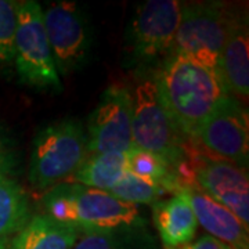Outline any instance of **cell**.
Masks as SVG:
<instances>
[{"label": "cell", "mask_w": 249, "mask_h": 249, "mask_svg": "<svg viewBox=\"0 0 249 249\" xmlns=\"http://www.w3.org/2000/svg\"><path fill=\"white\" fill-rule=\"evenodd\" d=\"M160 104L188 144L226 96L213 72L184 54H169L154 73Z\"/></svg>", "instance_id": "6da1fadb"}, {"label": "cell", "mask_w": 249, "mask_h": 249, "mask_svg": "<svg viewBox=\"0 0 249 249\" xmlns=\"http://www.w3.org/2000/svg\"><path fill=\"white\" fill-rule=\"evenodd\" d=\"M45 213L82 232L133 230L142 219L136 205L126 204L107 191L76 183H61L42 198Z\"/></svg>", "instance_id": "7a4b0ae2"}, {"label": "cell", "mask_w": 249, "mask_h": 249, "mask_svg": "<svg viewBox=\"0 0 249 249\" xmlns=\"http://www.w3.org/2000/svg\"><path fill=\"white\" fill-rule=\"evenodd\" d=\"M88 155V136L79 121L65 118L53 122L34 139L28 180L37 191H47L65 183Z\"/></svg>", "instance_id": "3957f363"}, {"label": "cell", "mask_w": 249, "mask_h": 249, "mask_svg": "<svg viewBox=\"0 0 249 249\" xmlns=\"http://www.w3.org/2000/svg\"><path fill=\"white\" fill-rule=\"evenodd\" d=\"M238 13L224 1L181 3L180 24L169 54H184L219 78V57Z\"/></svg>", "instance_id": "277c9868"}, {"label": "cell", "mask_w": 249, "mask_h": 249, "mask_svg": "<svg viewBox=\"0 0 249 249\" xmlns=\"http://www.w3.org/2000/svg\"><path fill=\"white\" fill-rule=\"evenodd\" d=\"M133 148L151 152L176 172L186 162L190 144L160 104L152 76H145L130 90Z\"/></svg>", "instance_id": "5b68a950"}, {"label": "cell", "mask_w": 249, "mask_h": 249, "mask_svg": "<svg viewBox=\"0 0 249 249\" xmlns=\"http://www.w3.org/2000/svg\"><path fill=\"white\" fill-rule=\"evenodd\" d=\"M178 176L183 186L199 190L249 226L248 170L190 145Z\"/></svg>", "instance_id": "8992f818"}, {"label": "cell", "mask_w": 249, "mask_h": 249, "mask_svg": "<svg viewBox=\"0 0 249 249\" xmlns=\"http://www.w3.org/2000/svg\"><path fill=\"white\" fill-rule=\"evenodd\" d=\"M14 65L19 80L37 90H61L43 25L42 6L35 0L17 1Z\"/></svg>", "instance_id": "52a82bcc"}, {"label": "cell", "mask_w": 249, "mask_h": 249, "mask_svg": "<svg viewBox=\"0 0 249 249\" xmlns=\"http://www.w3.org/2000/svg\"><path fill=\"white\" fill-rule=\"evenodd\" d=\"M180 17L181 1L178 0H148L139 6L126 37L132 60L144 67L163 61L170 53Z\"/></svg>", "instance_id": "ba28073f"}, {"label": "cell", "mask_w": 249, "mask_h": 249, "mask_svg": "<svg viewBox=\"0 0 249 249\" xmlns=\"http://www.w3.org/2000/svg\"><path fill=\"white\" fill-rule=\"evenodd\" d=\"M190 145L248 170L249 124L247 106L226 96L199 126Z\"/></svg>", "instance_id": "9c48e42d"}, {"label": "cell", "mask_w": 249, "mask_h": 249, "mask_svg": "<svg viewBox=\"0 0 249 249\" xmlns=\"http://www.w3.org/2000/svg\"><path fill=\"white\" fill-rule=\"evenodd\" d=\"M43 25L54 64L60 76H70L86 62L91 37L88 18L75 1L46 4Z\"/></svg>", "instance_id": "30bf717a"}, {"label": "cell", "mask_w": 249, "mask_h": 249, "mask_svg": "<svg viewBox=\"0 0 249 249\" xmlns=\"http://www.w3.org/2000/svg\"><path fill=\"white\" fill-rule=\"evenodd\" d=\"M90 154L129 152L132 142V97L124 85L109 86L91 112L88 124Z\"/></svg>", "instance_id": "8fae6325"}, {"label": "cell", "mask_w": 249, "mask_h": 249, "mask_svg": "<svg viewBox=\"0 0 249 249\" xmlns=\"http://www.w3.org/2000/svg\"><path fill=\"white\" fill-rule=\"evenodd\" d=\"M217 75L226 93L247 106L249 97L248 18L240 11L223 46Z\"/></svg>", "instance_id": "7c38bea8"}, {"label": "cell", "mask_w": 249, "mask_h": 249, "mask_svg": "<svg viewBox=\"0 0 249 249\" xmlns=\"http://www.w3.org/2000/svg\"><path fill=\"white\" fill-rule=\"evenodd\" d=\"M181 190L190 201L196 223L201 224L211 237L231 249H249V227L230 209L217 204L194 187H183Z\"/></svg>", "instance_id": "4fadbf2b"}, {"label": "cell", "mask_w": 249, "mask_h": 249, "mask_svg": "<svg viewBox=\"0 0 249 249\" xmlns=\"http://www.w3.org/2000/svg\"><path fill=\"white\" fill-rule=\"evenodd\" d=\"M152 216L165 248L181 247L194 240L198 223L183 190L152 205Z\"/></svg>", "instance_id": "5bb4252c"}, {"label": "cell", "mask_w": 249, "mask_h": 249, "mask_svg": "<svg viewBox=\"0 0 249 249\" xmlns=\"http://www.w3.org/2000/svg\"><path fill=\"white\" fill-rule=\"evenodd\" d=\"M79 234L76 229L46 213H36L10 238L7 249H72Z\"/></svg>", "instance_id": "9a60e30c"}, {"label": "cell", "mask_w": 249, "mask_h": 249, "mask_svg": "<svg viewBox=\"0 0 249 249\" xmlns=\"http://www.w3.org/2000/svg\"><path fill=\"white\" fill-rule=\"evenodd\" d=\"M127 172V152L90 154L65 183L109 191Z\"/></svg>", "instance_id": "2e32d148"}, {"label": "cell", "mask_w": 249, "mask_h": 249, "mask_svg": "<svg viewBox=\"0 0 249 249\" xmlns=\"http://www.w3.org/2000/svg\"><path fill=\"white\" fill-rule=\"evenodd\" d=\"M31 216V204L24 187L16 178H0V241H10Z\"/></svg>", "instance_id": "e0dca14e"}, {"label": "cell", "mask_w": 249, "mask_h": 249, "mask_svg": "<svg viewBox=\"0 0 249 249\" xmlns=\"http://www.w3.org/2000/svg\"><path fill=\"white\" fill-rule=\"evenodd\" d=\"M107 193L122 202L136 205V206L154 205L165 194H169L168 190L160 183L139 178L130 172H126L124 178Z\"/></svg>", "instance_id": "ac0fdd59"}, {"label": "cell", "mask_w": 249, "mask_h": 249, "mask_svg": "<svg viewBox=\"0 0 249 249\" xmlns=\"http://www.w3.org/2000/svg\"><path fill=\"white\" fill-rule=\"evenodd\" d=\"M17 1L0 0V67L14 64Z\"/></svg>", "instance_id": "d6986e66"}, {"label": "cell", "mask_w": 249, "mask_h": 249, "mask_svg": "<svg viewBox=\"0 0 249 249\" xmlns=\"http://www.w3.org/2000/svg\"><path fill=\"white\" fill-rule=\"evenodd\" d=\"M72 249H132L116 232H82Z\"/></svg>", "instance_id": "ffe728a7"}, {"label": "cell", "mask_w": 249, "mask_h": 249, "mask_svg": "<svg viewBox=\"0 0 249 249\" xmlns=\"http://www.w3.org/2000/svg\"><path fill=\"white\" fill-rule=\"evenodd\" d=\"M17 163V151L13 142L3 129H0V178H13Z\"/></svg>", "instance_id": "44dd1931"}, {"label": "cell", "mask_w": 249, "mask_h": 249, "mask_svg": "<svg viewBox=\"0 0 249 249\" xmlns=\"http://www.w3.org/2000/svg\"><path fill=\"white\" fill-rule=\"evenodd\" d=\"M165 249H231L227 247L226 244H223L220 241H217L213 237H211L209 234H205L198 240H193L188 244H184L181 247L176 248H165Z\"/></svg>", "instance_id": "7402d4cb"}, {"label": "cell", "mask_w": 249, "mask_h": 249, "mask_svg": "<svg viewBox=\"0 0 249 249\" xmlns=\"http://www.w3.org/2000/svg\"><path fill=\"white\" fill-rule=\"evenodd\" d=\"M9 241H0V249H7Z\"/></svg>", "instance_id": "603a6c76"}]
</instances>
